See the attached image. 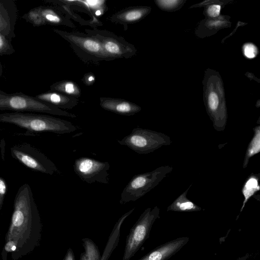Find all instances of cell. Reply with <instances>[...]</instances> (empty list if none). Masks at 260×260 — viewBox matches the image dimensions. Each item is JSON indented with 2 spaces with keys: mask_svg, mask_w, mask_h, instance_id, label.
<instances>
[{
  "mask_svg": "<svg viewBox=\"0 0 260 260\" xmlns=\"http://www.w3.org/2000/svg\"><path fill=\"white\" fill-rule=\"evenodd\" d=\"M0 122L13 124L34 132L64 134L79 128L69 121L52 116L18 112L0 113Z\"/></svg>",
  "mask_w": 260,
  "mask_h": 260,
  "instance_id": "cell-1",
  "label": "cell"
},
{
  "mask_svg": "<svg viewBox=\"0 0 260 260\" xmlns=\"http://www.w3.org/2000/svg\"><path fill=\"white\" fill-rule=\"evenodd\" d=\"M32 195L29 186L25 184L19 188L15 198L8 239L14 241L16 246L30 232L34 216L38 215Z\"/></svg>",
  "mask_w": 260,
  "mask_h": 260,
  "instance_id": "cell-2",
  "label": "cell"
},
{
  "mask_svg": "<svg viewBox=\"0 0 260 260\" xmlns=\"http://www.w3.org/2000/svg\"><path fill=\"white\" fill-rule=\"evenodd\" d=\"M0 110L43 113L75 118L76 115L23 93H8L0 90Z\"/></svg>",
  "mask_w": 260,
  "mask_h": 260,
  "instance_id": "cell-3",
  "label": "cell"
},
{
  "mask_svg": "<svg viewBox=\"0 0 260 260\" xmlns=\"http://www.w3.org/2000/svg\"><path fill=\"white\" fill-rule=\"evenodd\" d=\"M53 30L69 43L76 54L84 62L98 64L102 61H111L101 43L94 37L79 32H68L58 29Z\"/></svg>",
  "mask_w": 260,
  "mask_h": 260,
  "instance_id": "cell-4",
  "label": "cell"
},
{
  "mask_svg": "<svg viewBox=\"0 0 260 260\" xmlns=\"http://www.w3.org/2000/svg\"><path fill=\"white\" fill-rule=\"evenodd\" d=\"M173 169L172 166L165 165L150 172L135 175L123 188L120 204L134 202L143 197L156 187Z\"/></svg>",
  "mask_w": 260,
  "mask_h": 260,
  "instance_id": "cell-5",
  "label": "cell"
},
{
  "mask_svg": "<svg viewBox=\"0 0 260 260\" xmlns=\"http://www.w3.org/2000/svg\"><path fill=\"white\" fill-rule=\"evenodd\" d=\"M160 209L155 206L146 209L131 229L127 235L122 260H129L149 237L155 221L159 218Z\"/></svg>",
  "mask_w": 260,
  "mask_h": 260,
  "instance_id": "cell-6",
  "label": "cell"
},
{
  "mask_svg": "<svg viewBox=\"0 0 260 260\" xmlns=\"http://www.w3.org/2000/svg\"><path fill=\"white\" fill-rule=\"evenodd\" d=\"M117 142L140 154L152 152L172 143L171 138L162 133L141 127L134 128L129 135Z\"/></svg>",
  "mask_w": 260,
  "mask_h": 260,
  "instance_id": "cell-7",
  "label": "cell"
},
{
  "mask_svg": "<svg viewBox=\"0 0 260 260\" xmlns=\"http://www.w3.org/2000/svg\"><path fill=\"white\" fill-rule=\"evenodd\" d=\"M86 34L97 39L111 60L117 58H128L134 56L137 50L134 46L123 37L113 32L96 28L85 29Z\"/></svg>",
  "mask_w": 260,
  "mask_h": 260,
  "instance_id": "cell-8",
  "label": "cell"
},
{
  "mask_svg": "<svg viewBox=\"0 0 260 260\" xmlns=\"http://www.w3.org/2000/svg\"><path fill=\"white\" fill-rule=\"evenodd\" d=\"M75 174L83 181L89 184L95 182L108 184L110 164L95 159L81 157L76 159L73 165Z\"/></svg>",
  "mask_w": 260,
  "mask_h": 260,
  "instance_id": "cell-9",
  "label": "cell"
},
{
  "mask_svg": "<svg viewBox=\"0 0 260 260\" xmlns=\"http://www.w3.org/2000/svg\"><path fill=\"white\" fill-rule=\"evenodd\" d=\"M17 8L13 0H0V33L12 41L16 37Z\"/></svg>",
  "mask_w": 260,
  "mask_h": 260,
  "instance_id": "cell-10",
  "label": "cell"
},
{
  "mask_svg": "<svg viewBox=\"0 0 260 260\" xmlns=\"http://www.w3.org/2000/svg\"><path fill=\"white\" fill-rule=\"evenodd\" d=\"M187 237L169 241L155 247L139 260H168L183 248L189 241Z\"/></svg>",
  "mask_w": 260,
  "mask_h": 260,
  "instance_id": "cell-11",
  "label": "cell"
},
{
  "mask_svg": "<svg viewBox=\"0 0 260 260\" xmlns=\"http://www.w3.org/2000/svg\"><path fill=\"white\" fill-rule=\"evenodd\" d=\"M100 105L107 111L124 116H132L141 110L139 106L130 101L110 97H101Z\"/></svg>",
  "mask_w": 260,
  "mask_h": 260,
  "instance_id": "cell-12",
  "label": "cell"
},
{
  "mask_svg": "<svg viewBox=\"0 0 260 260\" xmlns=\"http://www.w3.org/2000/svg\"><path fill=\"white\" fill-rule=\"evenodd\" d=\"M14 156L28 168L42 173L52 174L59 173L55 165L49 159L39 160L17 149H13Z\"/></svg>",
  "mask_w": 260,
  "mask_h": 260,
  "instance_id": "cell-13",
  "label": "cell"
},
{
  "mask_svg": "<svg viewBox=\"0 0 260 260\" xmlns=\"http://www.w3.org/2000/svg\"><path fill=\"white\" fill-rule=\"evenodd\" d=\"M35 98L63 110L72 109L79 103L78 98L52 91L39 94Z\"/></svg>",
  "mask_w": 260,
  "mask_h": 260,
  "instance_id": "cell-14",
  "label": "cell"
},
{
  "mask_svg": "<svg viewBox=\"0 0 260 260\" xmlns=\"http://www.w3.org/2000/svg\"><path fill=\"white\" fill-rule=\"evenodd\" d=\"M149 11L146 7H132L123 9L110 17L112 22L123 25L136 23L144 18Z\"/></svg>",
  "mask_w": 260,
  "mask_h": 260,
  "instance_id": "cell-15",
  "label": "cell"
},
{
  "mask_svg": "<svg viewBox=\"0 0 260 260\" xmlns=\"http://www.w3.org/2000/svg\"><path fill=\"white\" fill-rule=\"evenodd\" d=\"M134 209L135 208H133L123 214L115 223L109 237L104 252L101 256V260H108L110 257L112 252L118 244L120 228L122 223L125 219L134 211Z\"/></svg>",
  "mask_w": 260,
  "mask_h": 260,
  "instance_id": "cell-16",
  "label": "cell"
},
{
  "mask_svg": "<svg viewBox=\"0 0 260 260\" xmlns=\"http://www.w3.org/2000/svg\"><path fill=\"white\" fill-rule=\"evenodd\" d=\"M191 185L178 196L167 208V211L197 212L202 210V208L187 197V194Z\"/></svg>",
  "mask_w": 260,
  "mask_h": 260,
  "instance_id": "cell-17",
  "label": "cell"
},
{
  "mask_svg": "<svg viewBox=\"0 0 260 260\" xmlns=\"http://www.w3.org/2000/svg\"><path fill=\"white\" fill-rule=\"evenodd\" d=\"M38 7L46 24L65 25L72 26V23L63 16L58 9L49 6H39Z\"/></svg>",
  "mask_w": 260,
  "mask_h": 260,
  "instance_id": "cell-18",
  "label": "cell"
},
{
  "mask_svg": "<svg viewBox=\"0 0 260 260\" xmlns=\"http://www.w3.org/2000/svg\"><path fill=\"white\" fill-rule=\"evenodd\" d=\"M260 173H251L245 181L242 188V193L244 197L240 213L243 211L246 204L252 197L260 190Z\"/></svg>",
  "mask_w": 260,
  "mask_h": 260,
  "instance_id": "cell-19",
  "label": "cell"
},
{
  "mask_svg": "<svg viewBox=\"0 0 260 260\" xmlns=\"http://www.w3.org/2000/svg\"><path fill=\"white\" fill-rule=\"evenodd\" d=\"M50 88V91L58 92L78 99L81 94V89L78 84L71 80L56 82L51 85Z\"/></svg>",
  "mask_w": 260,
  "mask_h": 260,
  "instance_id": "cell-20",
  "label": "cell"
},
{
  "mask_svg": "<svg viewBox=\"0 0 260 260\" xmlns=\"http://www.w3.org/2000/svg\"><path fill=\"white\" fill-rule=\"evenodd\" d=\"M253 135L251 139L244 158L243 168L246 169L250 159L260 152V125L258 123L253 128Z\"/></svg>",
  "mask_w": 260,
  "mask_h": 260,
  "instance_id": "cell-21",
  "label": "cell"
},
{
  "mask_svg": "<svg viewBox=\"0 0 260 260\" xmlns=\"http://www.w3.org/2000/svg\"><path fill=\"white\" fill-rule=\"evenodd\" d=\"M84 252L80 255V260H101V256L97 245L89 238L82 240Z\"/></svg>",
  "mask_w": 260,
  "mask_h": 260,
  "instance_id": "cell-22",
  "label": "cell"
},
{
  "mask_svg": "<svg viewBox=\"0 0 260 260\" xmlns=\"http://www.w3.org/2000/svg\"><path fill=\"white\" fill-rule=\"evenodd\" d=\"M22 18L30 23L34 26L46 25L39 10V7L34 8L22 16Z\"/></svg>",
  "mask_w": 260,
  "mask_h": 260,
  "instance_id": "cell-23",
  "label": "cell"
},
{
  "mask_svg": "<svg viewBox=\"0 0 260 260\" xmlns=\"http://www.w3.org/2000/svg\"><path fill=\"white\" fill-rule=\"evenodd\" d=\"M11 41L0 33V55H8L13 54L15 49Z\"/></svg>",
  "mask_w": 260,
  "mask_h": 260,
  "instance_id": "cell-24",
  "label": "cell"
},
{
  "mask_svg": "<svg viewBox=\"0 0 260 260\" xmlns=\"http://www.w3.org/2000/svg\"><path fill=\"white\" fill-rule=\"evenodd\" d=\"M243 53L247 58L251 59L256 56L257 49L254 45L251 43H247L243 46Z\"/></svg>",
  "mask_w": 260,
  "mask_h": 260,
  "instance_id": "cell-25",
  "label": "cell"
},
{
  "mask_svg": "<svg viewBox=\"0 0 260 260\" xmlns=\"http://www.w3.org/2000/svg\"><path fill=\"white\" fill-rule=\"evenodd\" d=\"M157 5L162 8H172L175 7L179 1H156Z\"/></svg>",
  "mask_w": 260,
  "mask_h": 260,
  "instance_id": "cell-26",
  "label": "cell"
},
{
  "mask_svg": "<svg viewBox=\"0 0 260 260\" xmlns=\"http://www.w3.org/2000/svg\"><path fill=\"white\" fill-rule=\"evenodd\" d=\"M221 7L218 5H212L209 7L207 14L210 17H215L219 15Z\"/></svg>",
  "mask_w": 260,
  "mask_h": 260,
  "instance_id": "cell-27",
  "label": "cell"
},
{
  "mask_svg": "<svg viewBox=\"0 0 260 260\" xmlns=\"http://www.w3.org/2000/svg\"><path fill=\"white\" fill-rule=\"evenodd\" d=\"M6 190L7 186L6 183L4 180L0 178V205L2 203Z\"/></svg>",
  "mask_w": 260,
  "mask_h": 260,
  "instance_id": "cell-28",
  "label": "cell"
},
{
  "mask_svg": "<svg viewBox=\"0 0 260 260\" xmlns=\"http://www.w3.org/2000/svg\"><path fill=\"white\" fill-rule=\"evenodd\" d=\"M63 260H75L74 252L71 248H69Z\"/></svg>",
  "mask_w": 260,
  "mask_h": 260,
  "instance_id": "cell-29",
  "label": "cell"
},
{
  "mask_svg": "<svg viewBox=\"0 0 260 260\" xmlns=\"http://www.w3.org/2000/svg\"><path fill=\"white\" fill-rule=\"evenodd\" d=\"M14 245H16L14 241L11 240L8 241L5 246V249L8 252L12 251V248Z\"/></svg>",
  "mask_w": 260,
  "mask_h": 260,
  "instance_id": "cell-30",
  "label": "cell"
},
{
  "mask_svg": "<svg viewBox=\"0 0 260 260\" xmlns=\"http://www.w3.org/2000/svg\"><path fill=\"white\" fill-rule=\"evenodd\" d=\"M250 256L249 253H246L244 255L238 257L236 260H247Z\"/></svg>",
  "mask_w": 260,
  "mask_h": 260,
  "instance_id": "cell-31",
  "label": "cell"
},
{
  "mask_svg": "<svg viewBox=\"0 0 260 260\" xmlns=\"http://www.w3.org/2000/svg\"><path fill=\"white\" fill-rule=\"evenodd\" d=\"M2 71H3L2 66L1 63L0 62V76L2 75Z\"/></svg>",
  "mask_w": 260,
  "mask_h": 260,
  "instance_id": "cell-32",
  "label": "cell"
},
{
  "mask_svg": "<svg viewBox=\"0 0 260 260\" xmlns=\"http://www.w3.org/2000/svg\"><path fill=\"white\" fill-rule=\"evenodd\" d=\"M16 249V246L14 245L12 248V251H15Z\"/></svg>",
  "mask_w": 260,
  "mask_h": 260,
  "instance_id": "cell-33",
  "label": "cell"
}]
</instances>
